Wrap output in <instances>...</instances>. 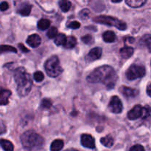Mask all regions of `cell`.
<instances>
[{"instance_id":"12","label":"cell","mask_w":151,"mask_h":151,"mask_svg":"<svg viewBox=\"0 0 151 151\" xmlns=\"http://www.w3.org/2000/svg\"><path fill=\"white\" fill-rule=\"evenodd\" d=\"M27 43L30 47H37L41 44V38L40 37V36L38 35V34H32V35L29 36L28 38H27Z\"/></svg>"},{"instance_id":"37","label":"cell","mask_w":151,"mask_h":151,"mask_svg":"<svg viewBox=\"0 0 151 151\" xmlns=\"http://www.w3.org/2000/svg\"><path fill=\"white\" fill-rule=\"evenodd\" d=\"M147 94H148V96L151 97V84H150L148 86H147Z\"/></svg>"},{"instance_id":"25","label":"cell","mask_w":151,"mask_h":151,"mask_svg":"<svg viewBox=\"0 0 151 151\" xmlns=\"http://www.w3.org/2000/svg\"><path fill=\"white\" fill-rule=\"evenodd\" d=\"M66 38H67V37L66 36L65 34L59 33L58 35H57V36L55 37V44H57V45H64L65 43H66Z\"/></svg>"},{"instance_id":"21","label":"cell","mask_w":151,"mask_h":151,"mask_svg":"<svg viewBox=\"0 0 151 151\" xmlns=\"http://www.w3.org/2000/svg\"><path fill=\"white\" fill-rule=\"evenodd\" d=\"M100 142H101L102 144L104 145V146L107 147H112L114 145V141L113 137H112L111 135H108L106 137L102 138V139H100Z\"/></svg>"},{"instance_id":"4","label":"cell","mask_w":151,"mask_h":151,"mask_svg":"<svg viewBox=\"0 0 151 151\" xmlns=\"http://www.w3.org/2000/svg\"><path fill=\"white\" fill-rule=\"evenodd\" d=\"M44 68L47 75L50 77H57L63 72V68L60 67L58 56H53L47 60Z\"/></svg>"},{"instance_id":"3","label":"cell","mask_w":151,"mask_h":151,"mask_svg":"<svg viewBox=\"0 0 151 151\" xmlns=\"http://www.w3.org/2000/svg\"><path fill=\"white\" fill-rule=\"evenodd\" d=\"M21 142L26 150L36 151L42 147L44 143V138L33 130H27L21 136Z\"/></svg>"},{"instance_id":"19","label":"cell","mask_w":151,"mask_h":151,"mask_svg":"<svg viewBox=\"0 0 151 151\" xmlns=\"http://www.w3.org/2000/svg\"><path fill=\"white\" fill-rule=\"evenodd\" d=\"M139 44L147 47L149 51L151 52V34H145L141 38Z\"/></svg>"},{"instance_id":"27","label":"cell","mask_w":151,"mask_h":151,"mask_svg":"<svg viewBox=\"0 0 151 151\" xmlns=\"http://www.w3.org/2000/svg\"><path fill=\"white\" fill-rule=\"evenodd\" d=\"M33 78L37 82H41L44 78V73L42 72H41V71H36L35 73H34Z\"/></svg>"},{"instance_id":"26","label":"cell","mask_w":151,"mask_h":151,"mask_svg":"<svg viewBox=\"0 0 151 151\" xmlns=\"http://www.w3.org/2000/svg\"><path fill=\"white\" fill-rule=\"evenodd\" d=\"M4 52H13V53H17V50L15 47L10 45H1L0 46V53Z\"/></svg>"},{"instance_id":"33","label":"cell","mask_w":151,"mask_h":151,"mask_svg":"<svg viewBox=\"0 0 151 151\" xmlns=\"http://www.w3.org/2000/svg\"><path fill=\"white\" fill-rule=\"evenodd\" d=\"M67 27L69 28H72V29H78L81 27V24L77 21H73V22H71L70 23L68 24Z\"/></svg>"},{"instance_id":"39","label":"cell","mask_w":151,"mask_h":151,"mask_svg":"<svg viewBox=\"0 0 151 151\" xmlns=\"http://www.w3.org/2000/svg\"><path fill=\"white\" fill-rule=\"evenodd\" d=\"M65 151H78V150H75V149H68Z\"/></svg>"},{"instance_id":"9","label":"cell","mask_w":151,"mask_h":151,"mask_svg":"<svg viewBox=\"0 0 151 151\" xmlns=\"http://www.w3.org/2000/svg\"><path fill=\"white\" fill-rule=\"evenodd\" d=\"M143 107L140 105L134 106L128 113V118L130 120H135L142 116Z\"/></svg>"},{"instance_id":"2","label":"cell","mask_w":151,"mask_h":151,"mask_svg":"<svg viewBox=\"0 0 151 151\" xmlns=\"http://www.w3.org/2000/svg\"><path fill=\"white\" fill-rule=\"evenodd\" d=\"M14 79L17 85L18 93L21 96H26L32 89V81L29 73L25 68L20 67L14 71Z\"/></svg>"},{"instance_id":"28","label":"cell","mask_w":151,"mask_h":151,"mask_svg":"<svg viewBox=\"0 0 151 151\" xmlns=\"http://www.w3.org/2000/svg\"><path fill=\"white\" fill-rule=\"evenodd\" d=\"M58 35V30L55 27H52V28H50V30L47 32V36L50 38H55V37L57 36Z\"/></svg>"},{"instance_id":"6","label":"cell","mask_w":151,"mask_h":151,"mask_svg":"<svg viewBox=\"0 0 151 151\" xmlns=\"http://www.w3.org/2000/svg\"><path fill=\"white\" fill-rule=\"evenodd\" d=\"M145 73V68L142 65L134 64L126 71V76L128 79L135 80L144 76Z\"/></svg>"},{"instance_id":"24","label":"cell","mask_w":151,"mask_h":151,"mask_svg":"<svg viewBox=\"0 0 151 151\" xmlns=\"http://www.w3.org/2000/svg\"><path fill=\"white\" fill-rule=\"evenodd\" d=\"M50 21L48 19H42L38 21V28L41 30H45L47 28H50Z\"/></svg>"},{"instance_id":"5","label":"cell","mask_w":151,"mask_h":151,"mask_svg":"<svg viewBox=\"0 0 151 151\" xmlns=\"http://www.w3.org/2000/svg\"><path fill=\"white\" fill-rule=\"evenodd\" d=\"M93 21L97 23L103 24V25H109V26L116 27L121 30H125L127 28V25L122 21L119 20L117 18L110 16H97L93 19Z\"/></svg>"},{"instance_id":"38","label":"cell","mask_w":151,"mask_h":151,"mask_svg":"<svg viewBox=\"0 0 151 151\" xmlns=\"http://www.w3.org/2000/svg\"><path fill=\"white\" fill-rule=\"evenodd\" d=\"M122 1V0H111L112 2L114 3H119V2H121Z\"/></svg>"},{"instance_id":"34","label":"cell","mask_w":151,"mask_h":151,"mask_svg":"<svg viewBox=\"0 0 151 151\" xmlns=\"http://www.w3.org/2000/svg\"><path fill=\"white\" fill-rule=\"evenodd\" d=\"M130 151H145L144 147L142 145L140 144H136L134 145L133 147H131Z\"/></svg>"},{"instance_id":"11","label":"cell","mask_w":151,"mask_h":151,"mask_svg":"<svg viewBox=\"0 0 151 151\" xmlns=\"http://www.w3.org/2000/svg\"><path fill=\"white\" fill-rule=\"evenodd\" d=\"M119 91L122 95L128 98L135 97L139 94V90L135 88H132L130 87H126V86H122L119 88Z\"/></svg>"},{"instance_id":"22","label":"cell","mask_w":151,"mask_h":151,"mask_svg":"<svg viewBox=\"0 0 151 151\" xmlns=\"http://www.w3.org/2000/svg\"><path fill=\"white\" fill-rule=\"evenodd\" d=\"M76 44H77V38H75V36H70L67 37L66 43H65V44L63 45V47H65L67 49H71V48H73Z\"/></svg>"},{"instance_id":"30","label":"cell","mask_w":151,"mask_h":151,"mask_svg":"<svg viewBox=\"0 0 151 151\" xmlns=\"http://www.w3.org/2000/svg\"><path fill=\"white\" fill-rule=\"evenodd\" d=\"M52 105V103L51 100L49 99H44L41 102V107L42 108H50L51 107Z\"/></svg>"},{"instance_id":"35","label":"cell","mask_w":151,"mask_h":151,"mask_svg":"<svg viewBox=\"0 0 151 151\" xmlns=\"http://www.w3.org/2000/svg\"><path fill=\"white\" fill-rule=\"evenodd\" d=\"M9 5H8V3L7 1H2V2L0 4V10L1 11H5L8 9Z\"/></svg>"},{"instance_id":"14","label":"cell","mask_w":151,"mask_h":151,"mask_svg":"<svg viewBox=\"0 0 151 151\" xmlns=\"http://www.w3.org/2000/svg\"><path fill=\"white\" fill-rule=\"evenodd\" d=\"M134 50L133 47H124L120 49L119 51V54H120L121 57L124 58V59H128L131 57L133 54H134Z\"/></svg>"},{"instance_id":"8","label":"cell","mask_w":151,"mask_h":151,"mask_svg":"<svg viewBox=\"0 0 151 151\" xmlns=\"http://www.w3.org/2000/svg\"><path fill=\"white\" fill-rule=\"evenodd\" d=\"M102 49L100 47H94L86 56V62L90 63L100 59L102 56Z\"/></svg>"},{"instance_id":"13","label":"cell","mask_w":151,"mask_h":151,"mask_svg":"<svg viewBox=\"0 0 151 151\" xmlns=\"http://www.w3.org/2000/svg\"><path fill=\"white\" fill-rule=\"evenodd\" d=\"M10 90L6 89L0 90V105H6L9 103V98L11 96Z\"/></svg>"},{"instance_id":"31","label":"cell","mask_w":151,"mask_h":151,"mask_svg":"<svg viewBox=\"0 0 151 151\" xmlns=\"http://www.w3.org/2000/svg\"><path fill=\"white\" fill-rule=\"evenodd\" d=\"M80 16H81V19H88L89 17V15H90V11L88 9H83V10H81L79 13Z\"/></svg>"},{"instance_id":"29","label":"cell","mask_w":151,"mask_h":151,"mask_svg":"<svg viewBox=\"0 0 151 151\" xmlns=\"http://www.w3.org/2000/svg\"><path fill=\"white\" fill-rule=\"evenodd\" d=\"M81 39H82V41H83L85 44H91L94 42V38H93V37L91 36V35H88V34L83 36L82 38H81Z\"/></svg>"},{"instance_id":"15","label":"cell","mask_w":151,"mask_h":151,"mask_svg":"<svg viewBox=\"0 0 151 151\" xmlns=\"http://www.w3.org/2000/svg\"><path fill=\"white\" fill-rule=\"evenodd\" d=\"M116 34L114 33V32L111 30L106 31L105 33H103V38L106 42L108 43H111L115 41L116 40Z\"/></svg>"},{"instance_id":"18","label":"cell","mask_w":151,"mask_h":151,"mask_svg":"<svg viewBox=\"0 0 151 151\" xmlns=\"http://www.w3.org/2000/svg\"><path fill=\"white\" fill-rule=\"evenodd\" d=\"M0 146L4 151H13L14 150L13 143L7 139H0Z\"/></svg>"},{"instance_id":"17","label":"cell","mask_w":151,"mask_h":151,"mask_svg":"<svg viewBox=\"0 0 151 151\" xmlns=\"http://www.w3.org/2000/svg\"><path fill=\"white\" fill-rule=\"evenodd\" d=\"M31 9H32V5H30L29 4H27V3H24V4H22L21 5L18 12L22 16H27L28 15H29V13H30Z\"/></svg>"},{"instance_id":"20","label":"cell","mask_w":151,"mask_h":151,"mask_svg":"<svg viewBox=\"0 0 151 151\" xmlns=\"http://www.w3.org/2000/svg\"><path fill=\"white\" fill-rule=\"evenodd\" d=\"M126 4L128 6L134 8H137L144 5L146 3L147 0H125Z\"/></svg>"},{"instance_id":"32","label":"cell","mask_w":151,"mask_h":151,"mask_svg":"<svg viewBox=\"0 0 151 151\" xmlns=\"http://www.w3.org/2000/svg\"><path fill=\"white\" fill-rule=\"evenodd\" d=\"M151 113V110L150 108L148 106H146L143 107V112H142V118H146L150 115Z\"/></svg>"},{"instance_id":"16","label":"cell","mask_w":151,"mask_h":151,"mask_svg":"<svg viewBox=\"0 0 151 151\" xmlns=\"http://www.w3.org/2000/svg\"><path fill=\"white\" fill-rule=\"evenodd\" d=\"M63 140L61 139H55L53 141L50 146V150L51 151H60L63 147Z\"/></svg>"},{"instance_id":"10","label":"cell","mask_w":151,"mask_h":151,"mask_svg":"<svg viewBox=\"0 0 151 151\" xmlns=\"http://www.w3.org/2000/svg\"><path fill=\"white\" fill-rule=\"evenodd\" d=\"M81 144L83 147L90 149L95 147V140L89 134H83L81 136Z\"/></svg>"},{"instance_id":"23","label":"cell","mask_w":151,"mask_h":151,"mask_svg":"<svg viewBox=\"0 0 151 151\" xmlns=\"http://www.w3.org/2000/svg\"><path fill=\"white\" fill-rule=\"evenodd\" d=\"M59 6H60V8L61 9V10L63 12H68L71 8V4L70 1L69 0H60L59 1Z\"/></svg>"},{"instance_id":"7","label":"cell","mask_w":151,"mask_h":151,"mask_svg":"<svg viewBox=\"0 0 151 151\" xmlns=\"http://www.w3.org/2000/svg\"><path fill=\"white\" fill-rule=\"evenodd\" d=\"M109 108L114 113H119L122 112L123 106H122V102L118 96H112L109 102Z\"/></svg>"},{"instance_id":"36","label":"cell","mask_w":151,"mask_h":151,"mask_svg":"<svg viewBox=\"0 0 151 151\" xmlns=\"http://www.w3.org/2000/svg\"><path fill=\"white\" fill-rule=\"evenodd\" d=\"M19 48H20L22 51L24 52V53H27V52H29V50H28V49L24 45V44H19Z\"/></svg>"},{"instance_id":"1","label":"cell","mask_w":151,"mask_h":151,"mask_svg":"<svg viewBox=\"0 0 151 151\" xmlns=\"http://www.w3.org/2000/svg\"><path fill=\"white\" fill-rule=\"evenodd\" d=\"M86 79L90 83H103L108 89H111L116 84L117 75L112 67L103 65L92 71Z\"/></svg>"}]
</instances>
